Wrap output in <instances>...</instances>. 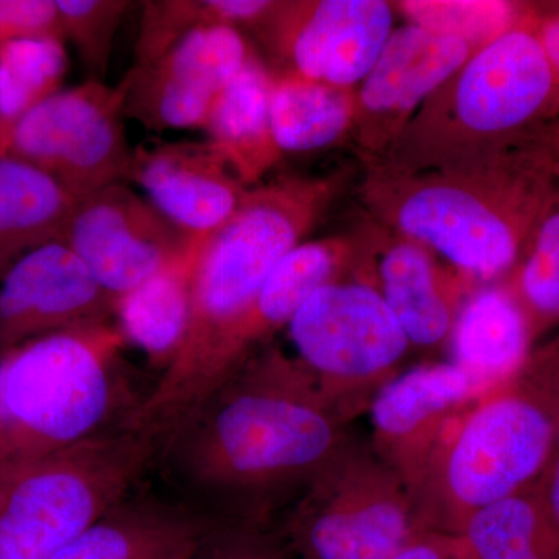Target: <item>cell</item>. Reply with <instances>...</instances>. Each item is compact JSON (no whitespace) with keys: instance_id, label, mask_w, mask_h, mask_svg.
<instances>
[{"instance_id":"cell-26","label":"cell","mask_w":559,"mask_h":559,"mask_svg":"<svg viewBox=\"0 0 559 559\" xmlns=\"http://www.w3.org/2000/svg\"><path fill=\"white\" fill-rule=\"evenodd\" d=\"M466 536L476 559H559V535L536 491L474 511Z\"/></svg>"},{"instance_id":"cell-32","label":"cell","mask_w":559,"mask_h":559,"mask_svg":"<svg viewBox=\"0 0 559 559\" xmlns=\"http://www.w3.org/2000/svg\"><path fill=\"white\" fill-rule=\"evenodd\" d=\"M28 38L66 40L55 0H0V44Z\"/></svg>"},{"instance_id":"cell-3","label":"cell","mask_w":559,"mask_h":559,"mask_svg":"<svg viewBox=\"0 0 559 559\" xmlns=\"http://www.w3.org/2000/svg\"><path fill=\"white\" fill-rule=\"evenodd\" d=\"M536 132L463 159L373 162L364 198L400 237L440 253L471 277H499L520 263L555 189Z\"/></svg>"},{"instance_id":"cell-11","label":"cell","mask_w":559,"mask_h":559,"mask_svg":"<svg viewBox=\"0 0 559 559\" xmlns=\"http://www.w3.org/2000/svg\"><path fill=\"white\" fill-rule=\"evenodd\" d=\"M253 57L237 28H198L128 70L124 116L150 131L204 130L213 103Z\"/></svg>"},{"instance_id":"cell-22","label":"cell","mask_w":559,"mask_h":559,"mask_svg":"<svg viewBox=\"0 0 559 559\" xmlns=\"http://www.w3.org/2000/svg\"><path fill=\"white\" fill-rule=\"evenodd\" d=\"M524 308L503 289H485L460 312L454 329L457 366L477 384L503 380L524 362L528 348Z\"/></svg>"},{"instance_id":"cell-37","label":"cell","mask_w":559,"mask_h":559,"mask_svg":"<svg viewBox=\"0 0 559 559\" xmlns=\"http://www.w3.org/2000/svg\"><path fill=\"white\" fill-rule=\"evenodd\" d=\"M535 32L551 64L559 73V13L538 16L535 22Z\"/></svg>"},{"instance_id":"cell-12","label":"cell","mask_w":559,"mask_h":559,"mask_svg":"<svg viewBox=\"0 0 559 559\" xmlns=\"http://www.w3.org/2000/svg\"><path fill=\"white\" fill-rule=\"evenodd\" d=\"M288 330L304 369L330 380L373 377L403 358L409 345L380 290L366 283L322 286Z\"/></svg>"},{"instance_id":"cell-8","label":"cell","mask_w":559,"mask_h":559,"mask_svg":"<svg viewBox=\"0 0 559 559\" xmlns=\"http://www.w3.org/2000/svg\"><path fill=\"white\" fill-rule=\"evenodd\" d=\"M393 31L384 0L277 2L259 28L278 62L275 75L355 90L380 58Z\"/></svg>"},{"instance_id":"cell-27","label":"cell","mask_w":559,"mask_h":559,"mask_svg":"<svg viewBox=\"0 0 559 559\" xmlns=\"http://www.w3.org/2000/svg\"><path fill=\"white\" fill-rule=\"evenodd\" d=\"M477 389L476 380L457 364L418 367L378 393L371 418L385 436H406L426 419L468 399Z\"/></svg>"},{"instance_id":"cell-29","label":"cell","mask_w":559,"mask_h":559,"mask_svg":"<svg viewBox=\"0 0 559 559\" xmlns=\"http://www.w3.org/2000/svg\"><path fill=\"white\" fill-rule=\"evenodd\" d=\"M399 10L409 24L465 40L474 50L538 17L530 7L506 0H406Z\"/></svg>"},{"instance_id":"cell-24","label":"cell","mask_w":559,"mask_h":559,"mask_svg":"<svg viewBox=\"0 0 559 559\" xmlns=\"http://www.w3.org/2000/svg\"><path fill=\"white\" fill-rule=\"evenodd\" d=\"M385 245L378 263L382 299L409 342L439 344L451 329V311L429 250L400 235Z\"/></svg>"},{"instance_id":"cell-38","label":"cell","mask_w":559,"mask_h":559,"mask_svg":"<svg viewBox=\"0 0 559 559\" xmlns=\"http://www.w3.org/2000/svg\"><path fill=\"white\" fill-rule=\"evenodd\" d=\"M392 559H441L439 551L433 549V547L429 546H423V544H419V546H412V547H404L403 550L400 551L396 557H393Z\"/></svg>"},{"instance_id":"cell-6","label":"cell","mask_w":559,"mask_h":559,"mask_svg":"<svg viewBox=\"0 0 559 559\" xmlns=\"http://www.w3.org/2000/svg\"><path fill=\"white\" fill-rule=\"evenodd\" d=\"M157 437L138 426L0 462V559H50L142 487Z\"/></svg>"},{"instance_id":"cell-31","label":"cell","mask_w":559,"mask_h":559,"mask_svg":"<svg viewBox=\"0 0 559 559\" xmlns=\"http://www.w3.org/2000/svg\"><path fill=\"white\" fill-rule=\"evenodd\" d=\"M64 39L79 50L91 80L108 72L114 39L134 3L127 0H55Z\"/></svg>"},{"instance_id":"cell-5","label":"cell","mask_w":559,"mask_h":559,"mask_svg":"<svg viewBox=\"0 0 559 559\" xmlns=\"http://www.w3.org/2000/svg\"><path fill=\"white\" fill-rule=\"evenodd\" d=\"M536 20L474 50L380 160L419 165L477 156L521 142L558 117L559 73L536 35Z\"/></svg>"},{"instance_id":"cell-20","label":"cell","mask_w":559,"mask_h":559,"mask_svg":"<svg viewBox=\"0 0 559 559\" xmlns=\"http://www.w3.org/2000/svg\"><path fill=\"white\" fill-rule=\"evenodd\" d=\"M275 73L253 57L210 110L204 130L245 186L259 183L282 159L271 127Z\"/></svg>"},{"instance_id":"cell-13","label":"cell","mask_w":559,"mask_h":559,"mask_svg":"<svg viewBox=\"0 0 559 559\" xmlns=\"http://www.w3.org/2000/svg\"><path fill=\"white\" fill-rule=\"evenodd\" d=\"M468 43L406 24L393 31L355 91L352 134L371 162L395 145L425 103L473 55Z\"/></svg>"},{"instance_id":"cell-15","label":"cell","mask_w":559,"mask_h":559,"mask_svg":"<svg viewBox=\"0 0 559 559\" xmlns=\"http://www.w3.org/2000/svg\"><path fill=\"white\" fill-rule=\"evenodd\" d=\"M128 182L189 238H207L238 212L250 187L205 142H159L132 148Z\"/></svg>"},{"instance_id":"cell-2","label":"cell","mask_w":559,"mask_h":559,"mask_svg":"<svg viewBox=\"0 0 559 559\" xmlns=\"http://www.w3.org/2000/svg\"><path fill=\"white\" fill-rule=\"evenodd\" d=\"M337 176H278L250 187L238 212L202 241L186 340L132 423L159 439L224 380V353L271 272L334 200Z\"/></svg>"},{"instance_id":"cell-1","label":"cell","mask_w":559,"mask_h":559,"mask_svg":"<svg viewBox=\"0 0 559 559\" xmlns=\"http://www.w3.org/2000/svg\"><path fill=\"white\" fill-rule=\"evenodd\" d=\"M310 378L282 353L250 355L157 439L170 496L221 525H259L272 499L314 479L336 429Z\"/></svg>"},{"instance_id":"cell-33","label":"cell","mask_w":559,"mask_h":559,"mask_svg":"<svg viewBox=\"0 0 559 559\" xmlns=\"http://www.w3.org/2000/svg\"><path fill=\"white\" fill-rule=\"evenodd\" d=\"M191 559H282L259 528L223 525L198 544Z\"/></svg>"},{"instance_id":"cell-18","label":"cell","mask_w":559,"mask_h":559,"mask_svg":"<svg viewBox=\"0 0 559 559\" xmlns=\"http://www.w3.org/2000/svg\"><path fill=\"white\" fill-rule=\"evenodd\" d=\"M294 535L311 559H392L406 547L409 516L385 496L352 506L312 496L301 503Z\"/></svg>"},{"instance_id":"cell-23","label":"cell","mask_w":559,"mask_h":559,"mask_svg":"<svg viewBox=\"0 0 559 559\" xmlns=\"http://www.w3.org/2000/svg\"><path fill=\"white\" fill-rule=\"evenodd\" d=\"M353 121L355 90L296 75H275L271 127L280 153L330 148L347 138Z\"/></svg>"},{"instance_id":"cell-9","label":"cell","mask_w":559,"mask_h":559,"mask_svg":"<svg viewBox=\"0 0 559 559\" xmlns=\"http://www.w3.org/2000/svg\"><path fill=\"white\" fill-rule=\"evenodd\" d=\"M554 452V423L535 400L511 395L489 401L471 415L452 444L448 488L466 509H484L524 491Z\"/></svg>"},{"instance_id":"cell-16","label":"cell","mask_w":559,"mask_h":559,"mask_svg":"<svg viewBox=\"0 0 559 559\" xmlns=\"http://www.w3.org/2000/svg\"><path fill=\"white\" fill-rule=\"evenodd\" d=\"M218 527L173 496L140 487L50 559H165Z\"/></svg>"},{"instance_id":"cell-39","label":"cell","mask_w":559,"mask_h":559,"mask_svg":"<svg viewBox=\"0 0 559 559\" xmlns=\"http://www.w3.org/2000/svg\"><path fill=\"white\" fill-rule=\"evenodd\" d=\"M204 539V538H202ZM201 539V540H202ZM200 540V543H201ZM193 544V546L187 547V549H182L178 551V554L171 555V557L165 558V559H191L193 557V551L197 550L198 544Z\"/></svg>"},{"instance_id":"cell-35","label":"cell","mask_w":559,"mask_h":559,"mask_svg":"<svg viewBox=\"0 0 559 559\" xmlns=\"http://www.w3.org/2000/svg\"><path fill=\"white\" fill-rule=\"evenodd\" d=\"M536 495L546 513L547 520L559 535V452H554L546 469L540 474Z\"/></svg>"},{"instance_id":"cell-36","label":"cell","mask_w":559,"mask_h":559,"mask_svg":"<svg viewBox=\"0 0 559 559\" xmlns=\"http://www.w3.org/2000/svg\"><path fill=\"white\" fill-rule=\"evenodd\" d=\"M536 146L555 186L559 187V116L536 132Z\"/></svg>"},{"instance_id":"cell-19","label":"cell","mask_w":559,"mask_h":559,"mask_svg":"<svg viewBox=\"0 0 559 559\" xmlns=\"http://www.w3.org/2000/svg\"><path fill=\"white\" fill-rule=\"evenodd\" d=\"M204 240L191 238L167 266L117 300L116 323L124 341L160 373L178 355L189 330L194 271Z\"/></svg>"},{"instance_id":"cell-4","label":"cell","mask_w":559,"mask_h":559,"mask_svg":"<svg viewBox=\"0 0 559 559\" xmlns=\"http://www.w3.org/2000/svg\"><path fill=\"white\" fill-rule=\"evenodd\" d=\"M116 320L0 355V462L40 457L132 426L145 395L124 367Z\"/></svg>"},{"instance_id":"cell-10","label":"cell","mask_w":559,"mask_h":559,"mask_svg":"<svg viewBox=\"0 0 559 559\" xmlns=\"http://www.w3.org/2000/svg\"><path fill=\"white\" fill-rule=\"evenodd\" d=\"M190 240L124 182L76 201L61 237L116 300L167 266Z\"/></svg>"},{"instance_id":"cell-17","label":"cell","mask_w":559,"mask_h":559,"mask_svg":"<svg viewBox=\"0 0 559 559\" xmlns=\"http://www.w3.org/2000/svg\"><path fill=\"white\" fill-rule=\"evenodd\" d=\"M347 238L304 241L271 272L246 318L231 334L224 353V378L249 358L253 345L288 325L316 290L334 282L352 255Z\"/></svg>"},{"instance_id":"cell-7","label":"cell","mask_w":559,"mask_h":559,"mask_svg":"<svg viewBox=\"0 0 559 559\" xmlns=\"http://www.w3.org/2000/svg\"><path fill=\"white\" fill-rule=\"evenodd\" d=\"M128 80L117 86L90 80L55 92L28 110L0 145L43 171L73 198L128 182L132 148L124 131Z\"/></svg>"},{"instance_id":"cell-14","label":"cell","mask_w":559,"mask_h":559,"mask_svg":"<svg viewBox=\"0 0 559 559\" xmlns=\"http://www.w3.org/2000/svg\"><path fill=\"white\" fill-rule=\"evenodd\" d=\"M116 305L72 249L46 242L0 282V355L58 331L112 322Z\"/></svg>"},{"instance_id":"cell-21","label":"cell","mask_w":559,"mask_h":559,"mask_svg":"<svg viewBox=\"0 0 559 559\" xmlns=\"http://www.w3.org/2000/svg\"><path fill=\"white\" fill-rule=\"evenodd\" d=\"M76 201L43 171L0 156V282L25 253L61 241Z\"/></svg>"},{"instance_id":"cell-34","label":"cell","mask_w":559,"mask_h":559,"mask_svg":"<svg viewBox=\"0 0 559 559\" xmlns=\"http://www.w3.org/2000/svg\"><path fill=\"white\" fill-rule=\"evenodd\" d=\"M543 378L551 380L549 393L530 396L549 414L555 428V452H559V340L540 358Z\"/></svg>"},{"instance_id":"cell-25","label":"cell","mask_w":559,"mask_h":559,"mask_svg":"<svg viewBox=\"0 0 559 559\" xmlns=\"http://www.w3.org/2000/svg\"><path fill=\"white\" fill-rule=\"evenodd\" d=\"M135 43L134 66L160 57L173 44L198 28L224 27L259 31L277 2L272 0H148Z\"/></svg>"},{"instance_id":"cell-28","label":"cell","mask_w":559,"mask_h":559,"mask_svg":"<svg viewBox=\"0 0 559 559\" xmlns=\"http://www.w3.org/2000/svg\"><path fill=\"white\" fill-rule=\"evenodd\" d=\"M68 64L60 38L0 44V145L24 114L61 91Z\"/></svg>"},{"instance_id":"cell-30","label":"cell","mask_w":559,"mask_h":559,"mask_svg":"<svg viewBox=\"0 0 559 559\" xmlns=\"http://www.w3.org/2000/svg\"><path fill=\"white\" fill-rule=\"evenodd\" d=\"M522 304L540 318H559V187L544 205L518 263Z\"/></svg>"}]
</instances>
